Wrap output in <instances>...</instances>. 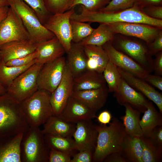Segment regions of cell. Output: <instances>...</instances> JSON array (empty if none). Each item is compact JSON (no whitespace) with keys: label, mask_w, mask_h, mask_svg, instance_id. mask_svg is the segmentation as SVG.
<instances>
[{"label":"cell","mask_w":162,"mask_h":162,"mask_svg":"<svg viewBox=\"0 0 162 162\" xmlns=\"http://www.w3.org/2000/svg\"><path fill=\"white\" fill-rule=\"evenodd\" d=\"M79 14L74 13L70 19L92 23L110 24L118 22L143 23L162 29V20L156 19L146 15L142 9L134 5L127 9L112 11H92L81 5Z\"/></svg>","instance_id":"6da1fadb"},{"label":"cell","mask_w":162,"mask_h":162,"mask_svg":"<svg viewBox=\"0 0 162 162\" xmlns=\"http://www.w3.org/2000/svg\"><path fill=\"white\" fill-rule=\"evenodd\" d=\"M20 102L7 92L0 95V143L28 129Z\"/></svg>","instance_id":"7a4b0ae2"},{"label":"cell","mask_w":162,"mask_h":162,"mask_svg":"<svg viewBox=\"0 0 162 162\" xmlns=\"http://www.w3.org/2000/svg\"><path fill=\"white\" fill-rule=\"evenodd\" d=\"M108 126L95 125L98 134L93 153L92 161L101 162L108 155L114 152L122 154V146L127 134L124 126L116 118Z\"/></svg>","instance_id":"3957f363"},{"label":"cell","mask_w":162,"mask_h":162,"mask_svg":"<svg viewBox=\"0 0 162 162\" xmlns=\"http://www.w3.org/2000/svg\"><path fill=\"white\" fill-rule=\"evenodd\" d=\"M51 93L38 89L20 102L21 108L29 127H39L53 115L50 102Z\"/></svg>","instance_id":"277c9868"},{"label":"cell","mask_w":162,"mask_h":162,"mask_svg":"<svg viewBox=\"0 0 162 162\" xmlns=\"http://www.w3.org/2000/svg\"><path fill=\"white\" fill-rule=\"evenodd\" d=\"M20 147L21 162H48L50 148L39 127H29Z\"/></svg>","instance_id":"5b68a950"},{"label":"cell","mask_w":162,"mask_h":162,"mask_svg":"<svg viewBox=\"0 0 162 162\" xmlns=\"http://www.w3.org/2000/svg\"><path fill=\"white\" fill-rule=\"evenodd\" d=\"M10 7L18 16L35 44L50 40L55 36L40 22L33 10L21 0H8Z\"/></svg>","instance_id":"8992f818"},{"label":"cell","mask_w":162,"mask_h":162,"mask_svg":"<svg viewBox=\"0 0 162 162\" xmlns=\"http://www.w3.org/2000/svg\"><path fill=\"white\" fill-rule=\"evenodd\" d=\"M43 64L35 63L20 74L7 88V92L21 102L38 89L37 77Z\"/></svg>","instance_id":"52a82bcc"},{"label":"cell","mask_w":162,"mask_h":162,"mask_svg":"<svg viewBox=\"0 0 162 162\" xmlns=\"http://www.w3.org/2000/svg\"><path fill=\"white\" fill-rule=\"evenodd\" d=\"M121 37L116 42H112L114 47L131 58L150 74L153 71V59L147 46L137 41Z\"/></svg>","instance_id":"ba28073f"},{"label":"cell","mask_w":162,"mask_h":162,"mask_svg":"<svg viewBox=\"0 0 162 162\" xmlns=\"http://www.w3.org/2000/svg\"><path fill=\"white\" fill-rule=\"evenodd\" d=\"M75 12L74 8L63 13L51 14L44 24L58 38L67 53L72 42L70 18Z\"/></svg>","instance_id":"9c48e42d"},{"label":"cell","mask_w":162,"mask_h":162,"mask_svg":"<svg viewBox=\"0 0 162 162\" xmlns=\"http://www.w3.org/2000/svg\"><path fill=\"white\" fill-rule=\"evenodd\" d=\"M16 40L32 41L20 17L10 7L7 16L0 23V46Z\"/></svg>","instance_id":"30bf717a"},{"label":"cell","mask_w":162,"mask_h":162,"mask_svg":"<svg viewBox=\"0 0 162 162\" xmlns=\"http://www.w3.org/2000/svg\"><path fill=\"white\" fill-rule=\"evenodd\" d=\"M66 64L65 58L62 56L53 62L44 64L37 77L38 89L52 93L62 80Z\"/></svg>","instance_id":"8fae6325"},{"label":"cell","mask_w":162,"mask_h":162,"mask_svg":"<svg viewBox=\"0 0 162 162\" xmlns=\"http://www.w3.org/2000/svg\"><path fill=\"white\" fill-rule=\"evenodd\" d=\"M74 91V77L66 63L60 83L50 96L53 116H58L64 108Z\"/></svg>","instance_id":"7c38bea8"},{"label":"cell","mask_w":162,"mask_h":162,"mask_svg":"<svg viewBox=\"0 0 162 162\" xmlns=\"http://www.w3.org/2000/svg\"><path fill=\"white\" fill-rule=\"evenodd\" d=\"M115 34H121L135 37L148 44L153 41L162 29L143 23L118 22L108 24Z\"/></svg>","instance_id":"4fadbf2b"},{"label":"cell","mask_w":162,"mask_h":162,"mask_svg":"<svg viewBox=\"0 0 162 162\" xmlns=\"http://www.w3.org/2000/svg\"><path fill=\"white\" fill-rule=\"evenodd\" d=\"M109 61L117 67L143 79L149 73L131 58L116 49L112 41L102 46Z\"/></svg>","instance_id":"5bb4252c"},{"label":"cell","mask_w":162,"mask_h":162,"mask_svg":"<svg viewBox=\"0 0 162 162\" xmlns=\"http://www.w3.org/2000/svg\"><path fill=\"white\" fill-rule=\"evenodd\" d=\"M73 136L78 151L90 150L94 152L98 134L92 120H84L76 123Z\"/></svg>","instance_id":"9a60e30c"},{"label":"cell","mask_w":162,"mask_h":162,"mask_svg":"<svg viewBox=\"0 0 162 162\" xmlns=\"http://www.w3.org/2000/svg\"><path fill=\"white\" fill-rule=\"evenodd\" d=\"M114 96L120 105L124 106L128 104L142 113L146 110L149 100L143 94L129 85L122 77L118 88L114 92Z\"/></svg>","instance_id":"2e32d148"},{"label":"cell","mask_w":162,"mask_h":162,"mask_svg":"<svg viewBox=\"0 0 162 162\" xmlns=\"http://www.w3.org/2000/svg\"><path fill=\"white\" fill-rule=\"evenodd\" d=\"M59 117L68 122L76 124L80 121L92 120L97 117L96 112L71 96Z\"/></svg>","instance_id":"e0dca14e"},{"label":"cell","mask_w":162,"mask_h":162,"mask_svg":"<svg viewBox=\"0 0 162 162\" xmlns=\"http://www.w3.org/2000/svg\"><path fill=\"white\" fill-rule=\"evenodd\" d=\"M122 77L131 87L143 94L157 105L162 113V95L144 79L118 67Z\"/></svg>","instance_id":"ac0fdd59"},{"label":"cell","mask_w":162,"mask_h":162,"mask_svg":"<svg viewBox=\"0 0 162 162\" xmlns=\"http://www.w3.org/2000/svg\"><path fill=\"white\" fill-rule=\"evenodd\" d=\"M36 63L44 64L54 61L66 52L63 46L55 36L47 40L36 44Z\"/></svg>","instance_id":"d6986e66"},{"label":"cell","mask_w":162,"mask_h":162,"mask_svg":"<svg viewBox=\"0 0 162 162\" xmlns=\"http://www.w3.org/2000/svg\"><path fill=\"white\" fill-rule=\"evenodd\" d=\"M108 93L106 86L97 89L74 91L72 96L96 112L106 104Z\"/></svg>","instance_id":"ffe728a7"},{"label":"cell","mask_w":162,"mask_h":162,"mask_svg":"<svg viewBox=\"0 0 162 162\" xmlns=\"http://www.w3.org/2000/svg\"><path fill=\"white\" fill-rule=\"evenodd\" d=\"M36 44L31 41L16 40L0 46L2 59L5 63L8 61L24 56L36 50Z\"/></svg>","instance_id":"44dd1931"},{"label":"cell","mask_w":162,"mask_h":162,"mask_svg":"<svg viewBox=\"0 0 162 162\" xmlns=\"http://www.w3.org/2000/svg\"><path fill=\"white\" fill-rule=\"evenodd\" d=\"M83 47L87 58V70L103 74L109 60L102 46L87 45Z\"/></svg>","instance_id":"7402d4cb"},{"label":"cell","mask_w":162,"mask_h":162,"mask_svg":"<svg viewBox=\"0 0 162 162\" xmlns=\"http://www.w3.org/2000/svg\"><path fill=\"white\" fill-rule=\"evenodd\" d=\"M67 62L74 78L87 70V58L83 46L72 42L70 49L67 53Z\"/></svg>","instance_id":"603a6c76"},{"label":"cell","mask_w":162,"mask_h":162,"mask_svg":"<svg viewBox=\"0 0 162 162\" xmlns=\"http://www.w3.org/2000/svg\"><path fill=\"white\" fill-rule=\"evenodd\" d=\"M106 83L102 73L87 70L74 78V91L101 88Z\"/></svg>","instance_id":"cb8c5ba5"},{"label":"cell","mask_w":162,"mask_h":162,"mask_svg":"<svg viewBox=\"0 0 162 162\" xmlns=\"http://www.w3.org/2000/svg\"><path fill=\"white\" fill-rule=\"evenodd\" d=\"M76 125V124L68 122L59 117L52 115L43 124V129L41 131L44 135L50 134L72 137Z\"/></svg>","instance_id":"d4e9b609"},{"label":"cell","mask_w":162,"mask_h":162,"mask_svg":"<svg viewBox=\"0 0 162 162\" xmlns=\"http://www.w3.org/2000/svg\"><path fill=\"white\" fill-rule=\"evenodd\" d=\"M23 134L0 143V162H21L20 146Z\"/></svg>","instance_id":"484cf974"},{"label":"cell","mask_w":162,"mask_h":162,"mask_svg":"<svg viewBox=\"0 0 162 162\" xmlns=\"http://www.w3.org/2000/svg\"><path fill=\"white\" fill-rule=\"evenodd\" d=\"M140 121L143 136L148 138L156 127L162 126V113L156 109L152 103L148 100L146 110Z\"/></svg>","instance_id":"4316f807"},{"label":"cell","mask_w":162,"mask_h":162,"mask_svg":"<svg viewBox=\"0 0 162 162\" xmlns=\"http://www.w3.org/2000/svg\"><path fill=\"white\" fill-rule=\"evenodd\" d=\"M125 108V114L121 117L127 134L140 137L142 136L140 124L141 112L128 104L124 106Z\"/></svg>","instance_id":"83f0119b"},{"label":"cell","mask_w":162,"mask_h":162,"mask_svg":"<svg viewBox=\"0 0 162 162\" xmlns=\"http://www.w3.org/2000/svg\"><path fill=\"white\" fill-rule=\"evenodd\" d=\"M122 153L128 162H143L142 151L140 137L127 134L122 144Z\"/></svg>","instance_id":"f1b7e54d"},{"label":"cell","mask_w":162,"mask_h":162,"mask_svg":"<svg viewBox=\"0 0 162 162\" xmlns=\"http://www.w3.org/2000/svg\"><path fill=\"white\" fill-rule=\"evenodd\" d=\"M115 34L110 28L108 24L100 23L88 37L79 44L82 46L93 45L102 46L107 42L112 41Z\"/></svg>","instance_id":"f546056e"},{"label":"cell","mask_w":162,"mask_h":162,"mask_svg":"<svg viewBox=\"0 0 162 162\" xmlns=\"http://www.w3.org/2000/svg\"><path fill=\"white\" fill-rule=\"evenodd\" d=\"M45 141L49 148L68 154L72 156L77 150L74 139L50 134L44 135Z\"/></svg>","instance_id":"4dcf8cb0"},{"label":"cell","mask_w":162,"mask_h":162,"mask_svg":"<svg viewBox=\"0 0 162 162\" xmlns=\"http://www.w3.org/2000/svg\"><path fill=\"white\" fill-rule=\"evenodd\" d=\"M35 63L36 59L25 65L9 66L6 65L5 63L1 59L0 60V83L7 89L20 74Z\"/></svg>","instance_id":"1f68e13d"},{"label":"cell","mask_w":162,"mask_h":162,"mask_svg":"<svg viewBox=\"0 0 162 162\" xmlns=\"http://www.w3.org/2000/svg\"><path fill=\"white\" fill-rule=\"evenodd\" d=\"M142 148L143 162H158L162 160V147L155 145L149 138L140 137Z\"/></svg>","instance_id":"d6a6232c"},{"label":"cell","mask_w":162,"mask_h":162,"mask_svg":"<svg viewBox=\"0 0 162 162\" xmlns=\"http://www.w3.org/2000/svg\"><path fill=\"white\" fill-rule=\"evenodd\" d=\"M103 74L107 84L109 92H116L119 87L122 78L117 67L109 61Z\"/></svg>","instance_id":"836d02e7"},{"label":"cell","mask_w":162,"mask_h":162,"mask_svg":"<svg viewBox=\"0 0 162 162\" xmlns=\"http://www.w3.org/2000/svg\"><path fill=\"white\" fill-rule=\"evenodd\" d=\"M72 34V42L79 43L89 36L94 29L89 22L70 20Z\"/></svg>","instance_id":"e575fe53"},{"label":"cell","mask_w":162,"mask_h":162,"mask_svg":"<svg viewBox=\"0 0 162 162\" xmlns=\"http://www.w3.org/2000/svg\"><path fill=\"white\" fill-rule=\"evenodd\" d=\"M46 8L51 14L64 13L74 8V0H44Z\"/></svg>","instance_id":"d590c367"},{"label":"cell","mask_w":162,"mask_h":162,"mask_svg":"<svg viewBox=\"0 0 162 162\" xmlns=\"http://www.w3.org/2000/svg\"><path fill=\"white\" fill-rule=\"evenodd\" d=\"M21 0L33 10L43 25L51 15L46 9L44 0Z\"/></svg>","instance_id":"8d00e7d4"},{"label":"cell","mask_w":162,"mask_h":162,"mask_svg":"<svg viewBox=\"0 0 162 162\" xmlns=\"http://www.w3.org/2000/svg\"><path fill=\"white\" fill-rule=\"evenodd\" d=\"M111 0H74L73 8L80 4L86 9L92 11L99 10L106 6Z\"/></svg>","instance_id":"74e56055"},{"label":"cell","mask_w":162,"mask_h":162,"mask_svg":"<svg viewBox=\"0 0 162 162\" xmlns=\"http://www.w3.org/2000/svg\"><path fill=\"white\" fill-rule=\"evenodd\" d=\"M136 0H111L105 7L99 10L112 11L130 8L133 6Z\"/></svg>","instance_id":"f35d334b"},{"label":"cell","mask_w":162,"mask_h":162,"mask_svg":"<svg viewBox=\"0 0 162 162\" xmlns=\"http://www.w3.org/2000/svg\"><path fill=\"white\" fill-rule=\"evenodd\" d=\"M37 56V52L35 50L24 56L9 60L5 63V64L7 66L13 67L25 65L34 61Z\"/></svg>","instance_id":"ab89813d"},{"label":"cell","mask_w":162,"mask_h":162,"mask_svg":"<svg viewBox=\"0 0 162 162\" xmlns=\"http://www.w3.org/2000/svg\"><path fill=\"white\" fill-rule=\"evenodd\" d=\"M71 157L67 153L50 149L48 162H71Z\"/></svg>","instance_id":"60d3db41"},{"label":"cell","mask_w":162,"mask_h":162,"mask_svg":"<svg viewBox=\"0 0 162 162\" xmlns=\"http://www.w3.org/2000/svg\"><path fill=\"white\" fill-rule=\"evenodd\" d=\"M148 52L152 56L162 51V31L160 30L153 41L147 44Z\"/></svg>","instance_id":"b9f144b4"},{"label":"cell","mask_w":162,"mask_h":162,"mask_svg":"<svg viewBox=\"0 0 162 162\" xmlns=\"http://www.w3.org/2000/svg\"><path fill=\"white\" fill-rule=\"evenodd\" d=\"M142 10L144 14L151 18L162 20V6L148 5L142 8Z\"/></svg>","instance_id":"7bdbcfd3"},{"label":"cell","mask_w":162,"mask_h":162,"mask_svg":"<svg viewBox=\"0 0 162 162\" xmlns=\"http://www.w3.org/2000/svg\"><path fill=\"white\" fill-rule=\"evenodd\" d=\"M93 152L88 150L79 151L72 156L71 162H92Z\"/></svg>","instance_id":"ee69618b"},{"label":"cell","mask_w":162,"mask_h":162,"mask_svg":"<svg viewBox=\"0 0 162 162\" xmlns=\"http://www.w3.org/2000/svg\"><path fill=\"white\" fill-rule=\"evenodd\" d=\"M148 138L156 146L162 147V126L155 128Z\"/></svg>","instance_id":"f6af8a7d"},{"label":"cell","mask_w":162,"mask_h":162,"mask_svg":"<svg viewBox=\"0 0 162 162\" xmlns=\"http://www.w3.org/2000/svg\"><path fill=\"white\" fill-rule=\"evenodd\" d=\"M144 80L160 90H162V77L161 76L149 74Z\"/></svg>","instance_id":"bcb514c9"},{"label":"cell","mask_w":162,"mask_h":162,"mask_svg":"<svg viewBox=\"0 0 162 162\" xmlns=\"http://www.w3.org/2000/svg\"><path fill=\"white\" fill-rule=\"evenodd\" d=\"M153 60V70L155 74L161 76L162 75V51L158 53Z\"/></svg>","instance_id":"7dc6e473"},{"label":"cell","mask_w":162,"mask_h":162,"mask_svg":"<svg viewBox=\"0 0 162 162\" xmlns=\"http://www.w3.org/2000/svg\"><path fill=\"white\" fill-rule=\"evenodd\" d=\"M103 161L106 162H127L123 155L118 152H114L108 155Z\"/></svg>","instance_id":"c3c4849f"},{"label":"cell","mask_w":162,"mask_h":162,"mask_svg":"<svg viewBox=\"0 0 162 162\" xmlns=\"http://www.w3.org/2000/svg\"><path fill=\"white\" fill-rule=\"evenodd\" d=\"M112 118L111 113L107 110L101 112L96 117L98 122L101 124L104 125L109 124L111 121Z\"/></svg>","instance_id":"681fc988"},{"label":"cell","mask_w":162,"mask_h":162,"mask_svg":"<svg viewBox=\"0 0 162 162\" xmlns=\"http://www.w3.org/2000/svg\"><path fill=\"white\" fill-rule=\"evenodd\" d=\"M134 5L141 9L150 5L162 6V0H136Z\"/></svg>","instance_id":"f907efd6"},{"label":"cell","mask_w":162,"mask_h":162,"mask_svg":"<svg viewBox=\"0 0 162 162\" xmlns=\"http://www.w3.org/2000/svg\"><path fill=\"white\" fill-rule=\"evenodd\" d=\"M10 6H6L0 8V23L7 16Z\"/></svg>","instance_id":"816d5d0a"},{"label":"cell","mask_w":162,"mask_h":162,"mask_svg":"<svg viewBox=\"0 0 162 162\" xmlns=\"http://www.w3.org/2000/svg\"><path fill=\"white\" fill-rule=\"evenodd\" d=\"M6 6H10L8 0H0V8Z\"/></svg>","instance_id":"f5cc1de1"},{"label":"cell","mask_w":162,"mask_h":162,"mask_svg":"<svg viewBox=\"0 0 162 162\" xmlns=\"http://www.w3.org/2000/svg\"><path fill=\"white\" fill-rule=\"evenodd\" d=\"M6 93V89L0 83V95H3Z\"/></svg>","instance_id":"db71d44e"},{"label":"cell","mask_w":162,"mask_h":162,"mask_svg":"<svg viewBox=\"0 0 162 162\" xmlns=\"http://www.w3.org/2000/svg\"><path fill=\"white\" fill-rule=\"evenodd\" d=\"M2 59V57H1V52H0V60Z\"/></svg>","instance_id":"11a10c76"}]
</instances>
